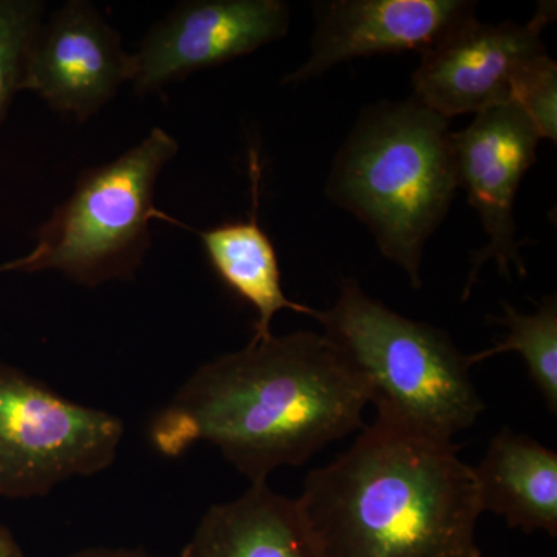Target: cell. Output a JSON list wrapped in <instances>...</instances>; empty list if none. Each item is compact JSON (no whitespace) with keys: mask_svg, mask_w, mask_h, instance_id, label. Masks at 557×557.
Listing matches in <instances>:
<instances>
[{"mask_svg":"<svg viewBox=\"0 0 557 557\" xmlns=\"http://www.w3.org/2000/svg\"><path fill=\"white\" fill-rule=\"evenodd\" d=\"M369 388L324 333L251 339L197 369L150 421L164 457L209 443L251 485L362 428Z\"/></svg>","mask_w":557,"mask_h":557,"instance_id":"obj_1","label":"cell"},{"mask_svg":"<svg viewBox=\"0 0 557 557\" xmlns=\"http://www.w3.org/2000/svg\"><path fill=\"white\" fill-rule=\"evenodd\" d=\"M460 446L376 417L295 498L321 557H482V515Z\"/></svg>","mask_w":557,"mask_h":557,"instance_id":"obj_2","label":"cell"},{"mask_svg":"<svg viewBox=\"0 0 557 557\" xmlns=\"http://www.w3.org/2000/svg\"><path fill=\"white\" fill-rule=\"evenodd\" d=\"M483 511L502 516L523 533L557 534V454L504 428L472 467Z\"/></svg>","mask_w":557,"mask_h":557,"instance_id":"obj_13","label":"cell"},{"mask_svg":"<svg viewBox=\"0 0 557 557\" xmlns=\"http://www.w3.org/2000/svg\"><path fill=\"white\" fill-rule=\"evenodd\" d=\"M123 437L119 417L0 361V498L42 497L70 479L100 474Z\"/></svg>","mask_w":557,"mask_h":557,"instance_id":"obj_6","label":"cell"},{"mask_svg":"<svg viewBox=\"0 0 557 557\" xmlns=\"http://www.w3.org/2000/svg\"><path fill=\"white\" fill-rule=\"evenodd\" d=\"M555 13V2H542L527 25L467 22L421 53L413 98L446 120L508 104L523 73L547 53L541 36Z\"/></svg>","mask_w":557,"mask_h":557,"instance_id":"obj_7","label":"cell"},{"mask_svg":"<svg viewBox=\"0 0 557 557\" xmlns=\"http://www.w3.org/2000/svg\"><path fill=\"white\" fill-rule=\"evenodd\" d=\"M178 152V141L156 127L120 159L79 175L69 199L40 226L28 255L0 265L2 273L60 271L95 288L132 281L152 247L150 220L157 180Z\"/></svg>","mask_w":557,"mask_h":557,"instance_id":"obj_5","label":"cell"},{"mask_svg":"<svg viewBox=\"0 0 557 557\" xmlns=\"http://www.w3.org/2000/svg\"><path fill=\"white\" fill-rule=\"evenodd\" d=\"M457 189L449 120L410 98L366 110L336 157L325 193L368 225L381 255L420 289L424 247Z\"/></svg>","mask_w":557,"mask_h":557,"instance_id":"obj_3","label":"cell"},{"mask_svg":"<svg viewBox=\"0 0 557 557\" xmlns=\"http://www.w3.org/2000/svg\"><path fill=\"white\" fill-rule=\"evenodd\" d=\"M64 557H157L150 555L141 548H110V547H95L79 549V552L72 553Z\"/></svg>","mask_w":557,"mask_h":557,"instance_id":"obj_18","label":"cell"},{"mask_svg":"<svg viewBox=\"0 0 557 557\" xmlns=\"http://www.w3.org/2000/svg\"><path fill=\"white\" fill-rule=\"evenodd\" d=\"M134 61L90 2L70 0L40 22L25 57L22 90L51 109L89 120L132 79Z\"/></svg>","mask_w":557,"mask_h":557,"instance_id":"obj_10","label":"cell"},{"mask_svg":"<svg viewBox=\"0 0 557 557\" xmlns=\"http://www.w3.org/2000/svg\"><path fill=\"white\" fill-rule=\"evenodd\" d=\"M475 20L467 0H332L318 3V25L306 64L284 83H306L357 58L424 53Z\"/></svg>","mask_w":557,"mask_h":557,"instance_id":"obj_11","label":"cell"},{"mask_svg":"<svg viewBox=\"0 0 557 557\" xmlns=\"http://www.w3.org/2000/svg\"><path fill=\"white\" fill-rule=\"evenodd\" d=\"M281 0H190L150 28L132 54L131 83L146 95L193 73L225 64L287 35Z\"/></svg>","mask_w":557,"mask_h":557,"instance_id":"obj_8","label":"cell"},{"mask_svg":"<svg viewBox=\"0 0 557 557\" xmlns=\"http://www.w3.org/2000/svg\"><path fill=\"white\" fill-rule=\"evenodd\" d=\"M518 106L537 131L539 137L557 139V65L547 53L528 67L512 94Z\"/></svg>","mask_w":557,"mask_h":557,"instance_id":"obj_17","label":"cell"},{"mask_svg":"<svg viewBox=\"0 0 557 557\" xmlns=\"http://www.w3.org/2000/svg\"><path fill=\"white\" fill-rule=\"evenodd\" d=\"M317 321L364 381L381 420L453 442L485 410L468 355L448 333L387 309L354 278L341 282L338 299Z\"/></svg>","mask_w":557,"mask_h":557,"instance_id":"obj_4","label":"cell"},{"mask_svg":"<svg viewBox=\"0 0 557 557\" xmlns=\"http://www.w3.org/2000/svg\"><path fill=\"white\" fill-rule=\"evenodd\" d=\"M537 131L518 106H496L479 113L461 132H454L458 188L467 190L469 205L478 212L490 242L472 256L471 276L463 299L483 263L496 260L498 271L525 276L516 239L515 200L520 182L536 161Z\"/></svg>","mask_w":557,"mask_h":557,"instance_id":"obj_9","label":"cell"},{"mask_svg":"<svg viewBox=\"0 0 557 557\" xmlns=\"http://www.w3.org/2000/svg\"><path fill=\"white\" fill-rule=\"evenodd\" d=\"M44 13L46 3L39 0H0V126L22 91L25 57Z\"/></svg>","mask_w":557,"mask_h":557,"instance_id":"obj_16","label":"cell"},{"mask_svg":"<svg viewBox=\"0 0 557 557\" xmlns=\"http://www.w3.org/2000/svg\"><path fill=\"white\" fill-rule=\"evenodd\" d=\"M252 209L248 219L233 220L200 231L199 237L212 269L223 284L256 310L255 335L269 338L271 321L278 311L292 310L317 319L319 310L295 302L282 288L277 252L269 234L259 225V166L251 157Z\"/></svg>","mask_w":557,"mask_h":557,"instance_id":"obj_14","label":"cell"},{"mask_svg":"<svg viewBox=\"0 0 557 557\" xmlns=\"http://www.w3.org/2000/svg\"><path fill=\"white\" fill-rule=\"evenodd\" d=\"M505 314L494 319L498 324L507 325V338L496 346L468 355L469 364L475 366L496 357V355L516 351L525 361L530 379L536 384L548 409L557 410V300L547 296L537 311L531 314L519 313L509 304L504 302Z\"/></svg>","mask_w":557,"mask_h":557,"instance_id":"obj_15","label":"cell"},{"mask_svg":"<svg viewBox=\"0 0 557 557\" xmlns=\"http://www.w3.org/2000/svg\"><path fill=\"white\" fill-rule=\"evenodd\" d=\"M180 557H321L295 498L255 483L212 505Z\"/></svg>","mask_w":557,"mask_h":557,"instance_id":"obj_12","label":"cell"},{"mask_svg":"<svg viewBox=\"0 0 557 557\" xmlns=\"http://www.w3.org/2000/svg\"><path fill=\"white\" fill-rule=\"evenodd\" d=\"M0 557H24L21 545L9 528L0 525Z\"/></svg>","mask_w":557,"mask_h":557,"instance_id":"obj_19","label":"cell"}]
</instances>
